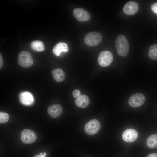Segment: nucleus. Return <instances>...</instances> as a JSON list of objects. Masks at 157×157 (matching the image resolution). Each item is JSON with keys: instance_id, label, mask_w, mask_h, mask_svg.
I'll return each instance as SVG.
<instances>
[{"instance_id": "f257e3e1", "label": "nucleus", "mask_w": 157, "mask_h": 157, "mask_svg": "<svg viewBox=\"0 0 157 157\" xmlns=\"http://www.w3.org/2000/svg\"><path fill=\"white\" fill-rule=\"evenodd\" d=\"M115 46L118 54L120 56L125 57L128 54L129 45L126 38L123 35H120L117 38Z\"/></svg>"}, {"instance_id": "f03ea898", "label": "nucleus", "mask_w": 157, "mask_h": 157, "mask_svg": "<svg viewBox=\"0 0 157 157\" xmlns=\"http://www.w3.org/2000/svg\"><path fill=\"white\" fill-rule=\"evenodd\" d=\"M102 36L98 32H91L87 33L84 38V42L87 45L94 46L98 45L101 41Z\"/></svg>"}, {"instance_id": "7ed1b4c3", "label": "nucleus", "mask_w": 157, "mask_h": 157, "mask_svg": "<svg viewBox=\"0 0 157 157\" xmlns=\"http://www.w3.org/2000/svg\"><path fill=\"white\" fill-rule=\"evenodd\" d=\"M18 62L21 67H28L31 66L33 63V60L30 53L26 51L21 52L18 57Z\"/></svg>"}, {"instance_id": "20e7f679", "label": "nucleus", "mask_w": 157, "mask_h": 157, "mask_svg": "<svg viewBox=\"0 0 157 157\" xmlns=\"http://www.w3.org/2000/svg\"><path fill=\"white\" fill-rule=\"evenodd\" d=\"M113 60L112 53L109 51L106 50L100 53L98 57V62L101 67H106L111 63Z\"/></svg>"}, {"instance_id": "39448f33", "label": "nucleus", "mask_w": 157, "mask_h": 157, "mask_svg": "<svg viewBox=\"0 0 157 157\" xmlns=\"http://www.w3.org/2000/svg\"><path fill=\"white\" fill-rule=\"evenodd\" d=\"M100 124L97 120H91L85 124V131L89 135H93L97 133L100 128Z\"/></svg>"}, {"instance_id": "423d86ee", "label": "nucleus", "mask_w": 157, "mask_h": 157, "mask_svg": "<svg viewBox=\"0 0 157 157\" xmlns=\"http://www.w3.org/2000/svg\"><path fill=\"white\" fill-rule=\"evenodd\" d=\"M20 138L22 141L26 144H30L34 142L36 139L35 132L32 130L25 129L21 132Z\"/></svg>"}, {"instance_id": "0eeeda50", "label": "nucleus", "mask_w": 157, "mask_h": 157, "mask_svg": "<svg viewBox=\"0 0 157 157\" xmlns=\"http://www.w3.org/2000/svg\"><path fill=\"white\" fill-rule=\"evenodd\" d=\"M145 97L142 94L136 93L131 95L128 100V104L131 107H138L142 106L144 102Z\"/></svg>"}, {"instance_id": "6e6552de", "label": "nucleus", "mask_w": 157, "mask_h": 157, "mask_svg": "<svg viewBox=\"0 0 157 157\" xmlns=\"http://www.w3.org/2000/svg\"><path fill=\"white\" fill-rule=\"evenodd\" d=\"M73 14L74 17L79 21H88L90 18V16L88 12L82 8L75 9L73 10Z\"/></svg>"}, {"instance_id": "1a4fd4ad", "label": "nucleus", "mask_w": 157, "mask_h": 157, "mask_svg": "<svg viewBox=\"0 0 157 157\" xmlns=\"http://www.w3.org/2000/svg\"><path fill=\"white\" fill-rule=\"evenodd\" d=\"M137 131L132 129H128L123 132L122 137L124 141L129 142H132L136 140L138 137Z\"/></svg>"}, {"instance_id": "9d476101", "label": "nucleus", "mask_w": 157, "mask_h": 157, "mask_svg": "<svg viewBox=\"0 0 157 157\" xmlns=\"http://www.w3.org/2000/svg\"><path fill=\"white\" fill-rule=\"evenodd\" d=\"M139 9L138 4L134 1H129L124 6L123 10L126 15H133L136 13Z\"/></svg>"}, {"instance_id": "9b49d317", "label": "nucleus", "mask_w": 157, "mask_h": 157, "mask_svg": "<svg viewBox=\"0 0 157 157\" xmlns=\"http://www.w3.org/2000/svg\"><path fill=\"white\" fill-rule=\"evenodd\" d=\"M62 111V108L61 106L58 104L51 105L47 109L48 114L53 118L59 117L61 115Z\"/></svg>"}, {"instance_id": "f8f14e48", "label": "nucleus", "mask_w": 157, "mask_h": 157, "mask_svg": "<svg viewBox=\"0 0 157 157\" xmlns=\"http://www.w3.org/2000/svg\"><path fill=\"white\" fill-rule=\"evenodd\" d=\"M20 102L23 104L30 105L32 104L34 101L32 94L27 92H24L21 93L19 96Z\"/></svg>"}, {"instance_id": "ddd939ff", "label": "nucleus", "mask_w": 157, "mask_h": 157, "mask_svg": "<svg viewBox=\"0 0 157 157\" xmlns=\"http://www.w3.org/2000/svg\"><path fill=\"white\" fill-rule=\"evenodd\" d=\"M69 50V47L65 43L60 42L54 47L53 51L57 56H59L61 52H67Z\"/></svg>"}, {"instance_id": "4468645a", "label": "nucleus", "mask_w": 157, "mask_h": 157, "mask_svg": "<svg viewBox=\"0 0 157 157\" xmlns=\"http://www.w3.org/2000/svg\"><path fill=\"white\" fill-rule=\"evenodd\" d=\"M76 105L78 107L84 108L87 106L90 103V100L86 95H81L75 101Z\"/></svg>"}, {"instance_id": "2eb2a0df", "label": "nucleus", "mask_w": 157, "mask_h": 157, "mask_svg": "<svg viewBox=\"0 0 157 157\" xmlns=\"http://www.w3.org/2000/svg\"><path fill=\"white\" fill-rule=\"evenodd\" d=\"M51 73L53 78L57 82H62L65 79V73L60 68L53 69Z\"/></svg>"}, {"instance_id": "dca6fc26", "label": "nucleus", "mask_w": 157, "mask_h": 157, "mask_svg": "<svg viewBox=\"0 0 157 157\" xmlns=\"http://www.w3.org/2000/svg\"><path fill=\"white\" fill-rule=\"evenodd\" d=\"M146 144L150 148H157V134H153L149 136L147 140Z\"/></svg>"}, {"instance_id": "f3484780", "label": "nucleus", "mask_w": 157, "mask_h": 157, "mask_svg": "<svg viewBox=\"0 0 157 157\" xmlns=\"http://www.w3.org/2000/svg\"><path fill=\"white\" fill-rule=\"evenodd\" d=\"M31 47L34 51L40 52L44 51L45 47L43 42L40 40L33 41L31 43Z\"/></svg>"}, {"instance_id": "a211bd4d", "label": "nucleus", "mask_w": 157, "mask_h": 157, "mask_svg": "<svg viewBox=\"0 0 157 157\" xmlns=\"http://www.w3.org/2000/svg\"><path fill=\"white\" fill-rule=\"evenodd\" d=\"M148 56L150 58L157 60V44L151 46L149 49Z\"/></svg>"}, {"instance_id": "6ab92c4d", "label": "nucleus", "mask_w": 157, "mask_h": 157, "mask_svg": "<svg viewBox=\"0 0 157 157\" xmlns=\"http://www.w3.org/2000/svg\"><path fill=\"white\" fill-rule=\"evenodd\" d=\"M9 119L8 114L3 112H0V123H4L7 122Z\"/></svg>"}, {"instance_id": "aec40b11", "label": "nucleus", "mask_w": 157, "mask_h": 157, "mask_svg": "<svg viewBox=\"0 0 157 157\" xmlns=\"http://www.w3.org/2000/svg\"><path fill=\"white\" fill-rule=\"evenodd\" d=\"M72 95L74 97L77 98L81 95V92L79 90L75 89L73 91Z\"/></svg>"}, {"instance_id": "412c9836", "label": "nucleus", "mask_w": 157, "mask_h": 157, "mask_svg": "<svg viewBox=\"0 0 157 157\" xmlns=\"http://www.w3.org/2000/svg\"><path fill=\"white\" fill-rule=\"evenodd\" d=\"M152 11L157 15V2L152 4L151 6Z\"/></svg>"}, {"instance_id": "4be33fe9", "label": "nucleus", "mask_w": 157, "mask_h": 157, "mask_svg": "<svg viewBox=\"0 0 157 157\" xmlns=\"http://www.w3.org/2000/svg\"><path fill=\"white\" fill-rule=\"evenodd\" d=\"M3 65V60L2 56L1 54L0 55V68L1 69Z\"/></svg>"}, {"instance_id": "5701e85b", "label": "nucleus", "mask_w": 157, "mask_h": 157, "mask_svg": "<svg viewBox=\"0 0 157 157\" xmlns=\"http://www.w3.org/2000/svg\"><path fill=\"white\" fill-rule=\"evenodd\" d=\"M147 157H157V153H154L150 154Z\"/></svg>"}, {"instance_id": "b1692460", "label": "nucleus", "mask_w": 157, "mask_h": 157, "mask_svg": "<svg viewBox=\"0 0 157 157\" xmlns=\"http://www.w3.org/2000/svg\"><path fill=\"white\" fill-rule=\"evenodd\" d=\"M34 157H45V156L41 155H37L34 156Z\"/></svg>"}, {"instance_id": "393cba45", "label": "nucleus", "mask_w": 157, "mask_h": 157, "mask_svg": "<svg viewBox=\"0 0 157 157\" xmlns=\"http://www.w3.org/2000/svg\"><path fill=\"white\" fill-rule=\"evenodd\" d=\"M46 153L45 152H43V156H45L46 155Z\"/></svg>"}]
</instances>
